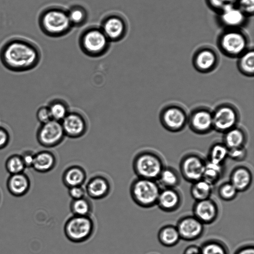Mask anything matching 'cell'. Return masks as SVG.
<instances>
[{
    "label": "cell",
    "mask_w": 254,
    "mask_h": 254,
    "mask_svg": "<svg viewBox=\"0 0 254 254\" xmlns=\"http://www.w3.org/2000/svg\"><path fill=\"white\" fill-rule=\"evenodd\" d=\"M41 57L37 44L21 37L10 38L0 48V63L6 69L13 72H24L35 68Z\"/></svg>",
    "instance_id": "cell-1"
},
{
    "label": "cell",
    "mask_w": 254,
    "mask_h": 254,
    "mask_svg": "<svg viewBox=\"0 0 254 254\" xmlns=\"http://www.w3.org/2000/svg\"><path fill=\"white\" fill-rule=\"evenodd\" d=\"M38 21L42 32L53 37L66 35L73 27L67 10L59 6H50L44 8L40 13Z\"/></svg>",
    "instance_id": "cell-2"
},
{
    "label": "cell",
    "mask_w": 254,
    "mask_h": 254,
    "mask_svg": "<svg viewBox=\"0 0 254 254\" xmlns=\"http://www.w3.org/2000/svg\"><path fill=\"white\" fill-rule=\"evenodd\" d=\"M216 45L222 55L231 59L238 58L251 47L248 35L238 28L223 29L217 36Z\"/></svg>",
    "instance_id": "cell-3"
},
{
    "label": "cell",
    "mask_w": 254,
    "mask_h": 254,
    "mask_svg": "<svg viewBox=\"0 0 254 254\" xmlns=\"http://www.w3.org/2000/svg\"><path fill=\"white\" fill-rule=\"evenodd\" d=\"M162 156L156 151L145 149L134 157L132 167L137 177L156 181L165 167Z\"/></svg>",
    "instance_id": "cell-4"
},
{
    "label": "cell",
    "mask_w": 254,
    "mask_h": 254,
    "mask_svg": "<svg viewBox=\"0 0 254 254\" xmlns=\"http://www.w3.org/2000/svg\"><path fill=\"white\" fill-rule=\"evenodd\" d=\"M161 190L156 181L136 177L130 185L129 193L137 206L150 208L156 205Z\"/></svg>",
    "instance_id": "cell-5"
},
{
    "label": "cell",
    "mask_w": 254,
    "mask_h": 254,
    "mask_svg": "<svg viewBox=\"0 0 254 254\" xmlns=\"http://www.w3.org/2000/svg\"><path fill=\"white\" fill-rule=\"evenodd\" d=\"M108 39L100 27L90 26L81 33L79 40L82 51L91 57H98L104 55L110 46Z\"/></svg>",
    "instance_id": "cell-6"
},
{
    "label": "cell",
    "mask_w": 254,
    "mask_h": 254,
    "mask_svg": "<svg viewBox=\"0 0 254 254\" xmlns=\"http://www.w3.org/2000/svg\"><path fill=\"white\" fill-rule=\"evenodd\" d=\"M95 227L90 217L72 215L65 221L64 226L65 236L73 243H81L93 235Z\"/></svg>",
    "instance_id": "cell-7"
},
{
    "label": "cell",
    "mask_w": 254,
    "mask_h": 254,
    "mask_svg": "<svg viewBox=\"0 0 254 254\" xmlns=\"http://www.w3.org/2000/svg\"><path fill=\"white\" fill-rule=\"evenodd\" d=\"M187 110L179 103H171L165 105L159 114V122L162 127L171 132H179L187 126Z\"/></svg>",
    "instance_id": "cell-8"
},
{
    "label": "cell",
    "mask_w": 254,
    "mask_h": 254,
    "mask_svg": "<svg viewBox=\"0 0 254 254\" xmlns=\"http://www.w3.org/2000/svg\"><path fill=\"white\" fill-rule=\"evenodd\" d=\"M213 130L224 133L239 125L241 114L236 106L230 102L217 105L212 110Z\"/></svg>",
    "instance_id": "cell-9"
},
{
    "label": "cell",
    "mask_w": 254,
    "mask_h": 254,
    "mask_svg": "<svg viewBox=\"0 0 254 254\" xmlns=\"http://www.w3.org/2000/svg\"><path fill=\"white\" fill-rule=\"evenodd\" d=\"M220 56L213 47L204 45L197 48L193 53L191 63L197 72L207 74L215 71L220 63Z\"/></svg>",
    "instance_id": "cell-10"
},
{
    "label": "cell",
    "mask_w": 254,
    "mask_h": 254,
    "mask_svg": "<svg viewBox=\"0 0 254 254\" xmlns=\"http://www.w3.org/2000/svg\"><path fill=\"white\" fill-rule=\"evenodd\" d=\"M187 126L194 133L203 135L213 130L212 110L205 106L193 108L188 114Z\"/></svg>",
    "instance_id": "cell-11"
},
{
    "label": "cell",
    "mask_w": 254,
    "mask_h": 254,
    "mask_svg": "<svg viewBox=\"0 0 254 254\" xmlns=\"http://www.w3.org/2000/svg\"><path fill=\"white\" fill-rule=\"evenodd\" d=\"M206 160L196 152L184 155L179 164L180 175L187 182L192 183L202 178Z\"/></svg>",
    "instance_id": "cell-12"
},
{
    "label": "cell",
    "mask_w": 254,
    "mask_h": 254,
    "mask_svg": "<svg viewBox=\"0 0 254 254\" xmlns=\"http://www.w3.org/2000/svg\"><path fill=\"white\" fill-rule=\"evenodd\" d=\"M65 136L61 123L53 120L38 127L36 138L38 143L46 148H52L59 145Z\"/></svg>",
    "instance_id": "cell-13"
},
{
    "label": "cell",
    "mask_w": 254,
    "mask_h": 254,
    "mask_svg": "<svg viewBox=\"0 0 254 254\" xmlns=\"http://www.w3.org/2000/svg\"><path fill=\"white\" fill-rule=\"evenodd\" d=\"M100 28L110 42H117L123 39L127 35V20L118 13H110L102 20Z\"/></svg>",
    "instance_id": "cell-14"
},
{
    "label": "cell",
    "mask_w": 254,
    "mask_h": 254,
    "mask_svg": "<svg viewBox=\"0 0 254 254\" xmlns=\"http://www.w3.org/2000/svg\"><path fill=\"white\" fill-rule=\"evenodd\" d=\"M181 239L193 241L200 238L204 231V225L193 215H186L180 218L176 225Z\"/></svg>",
    "instance_id": "cell-15"
},
{
    "label": "cell",
    "mask_w": 254,
    "mask_h": 254,
    "mask_svg": "<svg viewBox=\"0 0 254 254\" xmlns=\"http://www.w3.org/2000/svg\"><path fill=\"white\" fill-rule=\"evenodd\" d=\"M61 123L65 135L71 138L82 136L88 128L84 116L76 111H69Z\"/></svg>",
    "instance_id": "cell-16"
},
{
    "label": "cell",
    "mask_w": 254,
    "mask_h": 254,
    "mask_svg": "<svg viewBox=\"0 0 254 254\" xmlns=\"http://www.w3.org/2000/svg\"><path fill=\"white\" fill-rule=\"evenodd\" d=\"M216 14L217 20L223 29H243L249 19L236 5L228 7Z\"/></svg>",
    "instance_id": "cell-17"
},
{
    "label": "cell",
    "mask_w": 254,
    "mask_h": 254,
    "mask_svg": "<svg viewBox=\"0 0 254 254\" xmlns=\"http://www.w3.org/2000/svg\"><path fill=\"white\" fill-rule=\"evenodd\" d=\"M192 213L204 225L211 224L218 218L219 208L217 202L209 198L195 201L192 206Z\"/></svg>",
    "instance_id": "cell-18"
},
{
    "label": "cell",
    "mask_w": 254,
    "mask_h": 254,
    "mask_svg": "<svg viewBox=\"0 0 254 254\" xmlns=\"http://www.w3.org/2000/svg\"><path fill=\"white\" fill-rule=\"evenodd\" d=\"M85 190L86 193L90 198L99 200L105 198L109 194L111 185L106 177L96 175L89 179Z\"/></svg>",
    "instance_id": "cell-19"
},
{
    "label": "cell",
    "mask_w": 254,
    "mask_h": 254,
    "mask_svg": "<svg viewBox=\"0 0 254 254\" xmlns=\"http://www.w3.org/2000/svg\"><path fill=\"white\" fill-rule=\"evenodd\" d=\"M183 202L181 192L176 188L161 189L156 205L161 210L172 212L178 210Z\"/></svg>",
    "instance_id": "cell-20"
},
{
    "label": "cell",
    "mask_w": 254,
    "mask_h": 254,
    "mask_svg": "<svg viewBox=\"0 0 254 254\" xmlns=\"http://www.w3.org/2000/svg\"><path fill=\"white\" fill-rule=\"evenodd\" d=\"M253 175L251 169L245 165H239L232 170L229 182L239 192L247 191L251 186Z\"/></svg>",
    "instance_id": "cell-21"
},
{
    "label": "cell",
    "mask_w": 254,
    "mask_h": 254,
    "mask_svg": "<svg viewBox=\"0 0 254 254\" xmlns=\"http://www.w3.org/2000/svg\"><path fill=\"white\" fill-rule=\"evenodd\" d=\"M6 187L11 194L20 197L26 194L29 190L30 181L23 172L10 175L7 180Z\"/></svg>",
    "instance_id": "cell-22"
},
{
    "label": "cell",
    "mask_w": 254,
    "mask_h": 254,
    "mask_svg": "<svg viewBox=\"0 0 254 254\" xmlns=\"http://www.w3.org/2000/svg\"><path fill=\"white\" fill-rule=\"evenodd\" d=\"M222 142L229 149L246 147L248 134L243 127L237 126L224 133Z\"/></svg>",
    "instance_id": "cell-23"
},
{
    "label": "cell",
    "mask_w": 254,
    "mask_h": 254,
    "mask_svg": "<svg viewBox=\"0 0 254 254\" xmlns=\"http://www.w3.org/2000/svg\"><path fill=\"white\" fill-rule=\"evenodd\" d=\"M87 174L85 169L81 166L73 165L66 168L62 175V182L67 189L82 186L86 181Z\"/></svg>",
    "instance_id": "cell-24"
},
{
    "label": "cell",
    "mask_w": 254,
    "mask_h": 254,
    "mask_svg": "<svg viewBox=\"0 0 254 254\" xmlns=\"http://www.w3.org/2000/svg\"><path fill=\"white\" fill-rule=\"evenodd\" d=\"M56 163V157L52 152L42 150L35 153L32 168L39 173H45L52 170Z\"/></svg>",
    "instance_id": "cell-25"
},
{
    "label": "cell",
    "mask_w": 254,
    "mask_h": 254,
    "mask_svg": "<svg viewBox=\"0 0 254 254\" xmlns=\"http://www.w3.org/2000/svg\"><path fill=\"white\" fill-rule=\"evenodd\" d=\"M157 237L159 243L166 247L176 246L181 239L176 225L171 224L162 226L158 231Z\"/></svg>",
    "instance_id": "cell-26"
},
{
    "label": "cell",
    "mask_w": 254,
    "mask_h": 254,
    "mask_svg": "<svg viewBox=\"0 0 254 254\" xmlns=\"http://www.w3.org/2000/svg\"><path fill=\"white\" fill-rule=\"evenodd\" d=\"M179 172L170 166H165L156 181L161 189L176 188L181 183Z\"/></svg>",
    "instance_id": "cell-27"
},
{
    "label": "cell",
    "mask_w": 254,
    "mask_h": 254,
    "mask_svg": "<svg viewBox=\"0 0 254 254\" xmlns=\"http://www.w3.org/2000/svg\"><path fill=\"white\" fill-rule=\"evenodd\" d=\"M236 66L238 71L245 76L253 77L254 75V50L250 47L237 58Z\"/></svg>",
    "instance_id": "cell-28"
},
{
    "label": "cell",
    "mask_w": 254,
    "mask_h": 254,
    "mask_svg": "<svg viewBox=\"0 0 254 254\" xmlns=\"http://www.w3.org/2000/svg\"><path fill=\"white\" fill-rule=\"evenodd\" d=\"M229 149L222 141L213 143L210 147L207 161L216 164L224 165L228 158Z\"/></svg>",
    "instance_id": "cell-29"
},
{
    "label": "cell",
    "mask_w": 254,
    "mask_h": 254,
    "mask_svg": "<svg viewBox=\"0 0 254 254\" xmlns=\"http://www.w3.org/2000/svg\"><path fill=\"white\" fill-rule=\"evenodd\" d=\"M213 186L201 179L191 183L190 193L193 199L200 201L211 198Z\"/></svg>",
    "instance_id": "cell-30"
},
{
    "label": "cell",
    "mask_w": 254,
    "mask_h": 254,
    "mask_svg": "<svg viewBox=\"0 0 254 254\" xmlns=\"http://www.w3.org/2000/svg\"><path fill=\"white\" fill-rule=\"evenodd\" d=\"M223 166L216 164L206 160L202 179L214 186L222 177L224 172Z\"/></svg>",
    "instance_id": "cell-31"
},
{
    "label": "cell",
    "mask_w": 254,
    "mask_h": 254,
    "mask_svg": "<svg viewBox=\"0 0 254 254\" xmlns=\"http://www.w3.org/2000/svg\"><path fill=\"white\" fill-rule=\"evenodd\" d=\"M70 210L72 215L88 216H90L92 211V204L87 198L72 199L69 205Z\"/></svg>",
    "instance_id": "cell-32"
},
{
    "label": "cell",
    "mask_w": 254,
    "mask_h": 254,
    "mask_svg": "<svg viewBox=\"0 0 254 254\" xmlns=\"http://www.w3.org/2000/svg\"><path fill=\"white\" fill-rule=\"evenodd\" d=\"M200 248V254H229L227 246L217 239H209L204 242Z\"/></svg>",
    "instance_id": "cell-33"
},
{
    "label": "cell",
    "mask_w": 254,
    "mask_h": 254,
    "mask_svg": "<svg viewBox=\"0 0 254 254\" xmlns=\"http://www.w3.org/2000/svg\"><path fill=\"white\" fill-rule=\"evenodd\" d=\"M47 106L52 120L56 121L61 122L69 112L66 103L61 99H54Z\"/></svg>",
    "instance_id": "cell-34"
},
{
    "label": "cell",
    "mask_w": 254,
    "mask_h": 254,
    "mask_svg": "<svg viewBox=\"0 0 254 254\" xmlns=\"http://www.w3.org/2000/svg\"><path fill=\"white\" fill-rule=\"evenodd\" d=\"M67 12L72 26H80L83 25L87 20V10L81 5H72L67 10Z\"/></svg>",
    "instance_id": "cell-35"
},
{
    "label": "cell",
    "mask_w": 254,
    "mask_h": 254,
    "mask_svg": "<svg viewBox=\"0 0 254 254\" xmlns=\"http://www.w3.org/2000/svg\"><path fill=\"white\" fill-rule=\"evenodd\" d=\"M5 167L10 175L23 173L26 168L20 155L13 154L6 159Z\"/></svg>",
    "instance_id": "cell-36"
},
{
    "label": "cell",
    "mask_w": 254,
    "mask_h": 254,
    "mask_svg": "<svg viewBox=\"0 0 254 254\" xmlns=\"http://www.w3.org/2000/svg\"><path fill=\"white\" fill-rule=\"evenodd\" d=\"M238 190L229 182L222 183L218 187L217 193L219 198L226 201L234 200L237 196Z\"/></svg>",
    "instance_id": "cell-37"
},
{
    "label": "cell",
    "mask_w": 254,
    "mask_h": 254,
    "mask_svg": "<svg viewBox=\"0 0 254 254\" xmlns=\"http://www.w3.org/2000/svg\"><path fill=\"white\" fill-rule=\"evenodd\" d=\"M238 0H205L207 6L217 14L228 7L236 6Z\"/></svg>",
    "instance_id": "cell-38"
},
{
    "label": "cell",
    "mask_w": 254,
    "mask_h": 254,
    "mask_svg": "<svg viewBox=\"0 0 254 254\" xmlns=\"http://www.w3.org/2000/svg\"><path fill=\"white\" fill-rule=\"evenodd\" d=\"M247 156L246 147L235 148L229 149L228 158L237 162H242L245 160Z\"/></svg>",
    "instance_id": "cell-39"
},
{
    "label": "cell",
    "mask_w": 254,
    "mask_h": 254,
    "mask_svg": "<svg viewBox=\"0 0 254 254\" xmlns=\"http://www.w3.org/2000/svg\"><path fill=\"white\" fill-rule=\"evenodd\" d=\"M236 6L249 18L254 13V0H238Z\"/></svg>",
    "instance_id": "cell-40"
},
{
    "label": "cell",
    "mask_w": 254,
    "mask_h": 254,
    "mask_svg": "<svg viewBox=\"0 0 254 254\" xmlns=\"http://www.w3.org/2000/svg\"><path fill=\"white\" fill-rule=\"evenodd\" d=\"M36 116L40 124L46 123L52 120L48 106L40 107L36 111Z\"/></svg>",
    "instance_id": "cell-41"
},
{
    "label": "cell",
    "mask_w": 254,
    "mask_h": 254,
    "mask_svg": "<svg viewBox=\"0 0 254 254\" xmlns=\"http://www.w3.org/2000/svg\"><path fill=\"white\" fill-rule=\"evenodd\" d=\"M10 140V134L5 127L0 126V150L6 147Z\"/></svg>",
    "instance_id": "cell-42"
},
{
    "label": "cell",
    "mask_w": 254,
    "mask_h": 254,
    "mask_svg": "<svg viewBox=\"0 0 254 254\" xmlns=\"http://www.w3.org/2000/svg\"><path fill=\"white\" fill-rule=\"evenodd\" d=\"M68 193L72 199L85 197L86 191L82 186H75L68 189Z\"/></svg>",
    "instance_id": "cell-43"
},
{
    "label": "cell",
    "mask_w": 254,
    "mask_h": 254,
    "mask_svg": "<svg viewBox=\"0 0 254 254\" xmlns=\"http://www.w3.org/2000/svg\"><path fill=\"white\" fill-rule=\"evenodd\" d=\"M35 153L31 150H25L20 155L26 168H32Z\"/></svg>",
    "instance_id": "cell-44"
},
{
    "label": "cell",
    "mask_w": 254,
    "mask_h": 254,
    "mask_svg": "<svg viewBox=\"0 0 254 254\" xmlns=\"http://www.w3.org/2000/svg\"><path fill=\"white\" fill-rule=\"evenodd\" d=\"M234 254H254L253 245H245L239 248Z\"/></svg>",
    "instance_id": "cell-45"
},
{
    "label": "cell",
    "mask_w": 254,
    "mask_h": 254,
    "mask_svg": "<svg viewBox=\"0 0 254 254\" xmlns=\"http://www.w3.org/2000/svg\"><path fill=\"white\" fill-rule=\"evenodd\" d=\"M183 254H200V248L196 245H190L185 249Z\"/></svg>",
    "instance_id": "cell-46"
}]
</instances>
